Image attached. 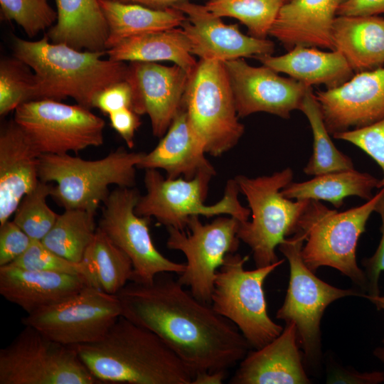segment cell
<instances>
[{
  "mask_svg": "<svg viewBox=\"0 0 384 384\" xmlns=\"http://www.w3.org/2000/svg\"><path fill=\"white\" fill-rule=\"evenodd\" d=\"M172 274L159 273L147 284L129 282L116 294L122 316L156 334L194 377L227 371L251 346L233 322L186 290Z\"/></svg>",
  "mask_w": 384,
  "mask_h": 384,
  "instance_id": "cell-1",
  "label": "cell"
},
{
  "mask_svg": "<svg viewBox=\"0 0 384 384\" xmlns=\"http://www.w3.org/2000/svg\"><path fill=\"white\" fill-rule=\"evenodd\" d=\"M75 347L100 383L192 384L194 378L156 334L123 316L101 339Z\"/></svg>",
  "mask_w": 384,
  "mask_h": 384,
  "instance_id": "cell-2",
  "label": "cell"
},
{
  "mask_svg": "<svg viewBox=\"0 0 384 384\" xmlns=\"http://www.w3.org/2000/svg\"><path fill=\"white\" fill-rule=\"evenodd\" d=\"M14 56L26 63L35 75L33 100L60 101L71 97L92 108L95 95L110 84L125 79L128 65L105 60L106 52L78 50L54 43L45 35L38 41L13 38Z\"/></svg>",
  "mask_w": 384,
  "mask_h": 384,
  "instance_id": "cell-3",
  "label": "cell"
},
{
  "mask_svg": "<svg viewBox=\"0 0 384 384\" xmlns=\"http://www.w3.org/2000/svg\"><path fill=\"white\" fill-rule=\"evenodd\" d=\"M145 153L129 152L119 147L97 160H85L69 154H41V181L55 182L50 196L68 208L97 211L108 197L109 187L133 188L137 165Z\"/></svg>",
  "mask_w": 384,
  "mask_h": 384,
  "instance_id": "cell-4",
  "label": "cell"
},
{
  "mask_svg": "<svg viewBox=\"0 0 384 384\" xmlns=\"http://www.w3.org/2000/svg\"><path fill=\"white\" fill-rule=\"evenodd\" d=\"M380 195V191L366 203L342 212L329 209L319 201H309L297 231L305 235L302 256L312 272L322 266L336 269L367 290L364 271L357 265L356 248Z\"/></svg>",
  "mask_w": 384,
  "mask_h": 384,
  "instance_id": "cell-5",
  "label": "cell"
},
{
  "mask_svg": "<svg viewBox=\"0 0 384 384\" xmlns=\"http://www.w3.org/2000/svg\"><path fill=\"white\" fill-rule=\"evenodd\" d=\"M293 171L286 168L271 175L235 177L251 211V220L240 222L238 237L252 252L256 267L279 260L275 250L296 233L298 222L310 200L292 201L281 193L292 181Z\"/></svg>",
  "mask_w": 384,
  "mask_h": 384,
  "instance_id": "cell-6",
  "label": "cell"
},
{
  "mask_svg": "<svg viewBox=\"0 0 384 384\" xmlns=\"http://www.w3.org/2000/svg\"><path fill=\"white\" fill-rule=\"evenodd\" d=\"M248 259L235 252L225 256L215 274L211 306L238 328L251 347L259 349L283 330L268 315L263 284L284 260L246 270Z\"/></svg>",
  "mask_w": 384,
  "mask_h": 384,
  "instance_id": "cell-7",
  "label": "cell"
},
{
  "mask_svg": "<svg viewBox=\"0 0 384 384\" xmlns=\"http://www.w3.org/2000/svg\"><path fill=\"white\" fill-rule=\"evenodd\" d=\"M213 176L200 172L188 180L180 177L164 178L157 169H146L144 182L146 193L140 196L135 213L140 216L153 217L166 227L181 230L188 228L189 218L194 215L210 218L228 215L240 222L248 220L251 211L240 203V191L235 178L227 181L220 201L205 205L209 182Z\"/></svg>",
  "mask_w": 384,
  "mask_h": 384,
  "instance_id": "cell-8",
  "label": "cell"
},
{
  "mask_svg": "<svg viewBox=\"0 0 384 384\" xmlns=\"http://www.w3.org/2000/svg\"><path fill=\"white\" fill-rule=\"evenodd\" d=\"M183 106L205 144L206 153L219 156L233 148L245 127L238 120L224 63L201 60L190 75Z\"/></svg>",
  "mask_w": 384,
  "mask_h": 384,
  "instance_id": "cell-9",
  "label": "cell"
},
{
  "mask_svg": "<svg viewBox=\"0 0 384 384\" xmlns=\"http://www.w3.org/2000/svg\"><path fill=\"white\" fill-rule=\"evenodd\" d=\"M304 240V233L297 230L278 246L289 262V280L285 299L276 317L295 325L305 358L314 361L321 352L320 323L326 307L338 299L363 294L336 287L317 277L302 259Z\"/></svg>",
  "mask_w": 384,
  "mask_h": 384,
  "instance_id": "cell-10",
  "label": "cell"
},
{
  "mask_svg": "<svg viewBox=\"0 0 384 384\" xmlns=\"http://www.w3.org/2000/svg\"><path fill=\"white\" fill-rule=\"evenodd\" d=\"M24 326L0 350V384L100 383L75 346L58 343L32 326Z\"/></svg>",
  "mask_w": 384,
  "mask_h": 384,
  "instance_id": "cell-11",
  "label": "cell"
},
{
  "mask_svg": "<svg viewBox=\"0 0 384 384\" xmlns=\"http://www.w3.org/2000/svg\"><path fill=\"white\" fill-rule=\"evenodd\" d=\"M13 119L41 154L78 153L104 142L105 121L78 104L31 100L16 109Z\"/></svg>",
  "mask_w": 384,
  "mask_h": 384,
  "instance_id": "cell-12",
  "label": "cell"
},
{
  "mask_svg": "<svg viewBox=\"0 0 384 384\" xmlns=\"http://www.w3.org/2000/svg\"><path fill=\"white\" fill-rule=\"evenodd\" d=\"M122 316L118 297L88 286L75 294L23 317L50 338L70 346L101 339Z\"/></svg>",
  "mask_w": 384,
  "mask_h": 384,
  "instance_id": "cell-13",
  "label": "cell"
},
{
  "mask_svg": "<svg viewBox=\"0 0 384 384\" xmlns=\"http://www.w3.org/2000/svg\"><path fill=\"white\" fill-rule=\"evenodd\" d=\"M240 222L232 216H220L203 224L199 216L194 215L188 223L191 234L166 227L167 247L182 252L186 258L185 270L177 279L202 302L211 304L216 272L225 256L238 249Z\"/></svg>",
  "mask_w": 384,
  "mask_h": 384,
  "instance_id": "cell-14",
  "label": "cell"
},
{
  "mask_svg": "<svg viewBox=\"0 0 384 384\" xmlns=\"http://www.w3.org/2000/svg\"><path fill=\"white\" fill-rule=\"evenodd\" d=\"M140 197L134 188L117 187L104 201L98 228L130 258L133 265L131 281L151 283L161 272L181 274L186 264L174 262L154 246L149 233V218L135 213Z\"/></svg>",
  "mask_w": 384,
  "mask_h": 384,
  "instance_id": "cell-15",
  "label": "cell"
},
{
  "mask_svg": "<svg viewBox=\"0 0 384 384\" xmlns=\"http://www.w3.org/2000/svg\"><path fill=\"white\" fill-rule=\"evenodd\" d=\"M223 63L238 117L267 112L289 119L292 112L299 110L309 86L265 65L252 66L242 58Z\"/></svg>",
  "mask_w": 384,
  "mask_h": 384,
  "instance_id": "cell-16",
  "label": "cell"
},
{
  "mask_svg": "<svg viewBox=\"0 0 384 384\" xmlns=\"http://www.w3.org/2000/svg\"><path fill=\"white\" fill-rule=\"evenodd\" d=\"M171 7L186 15L181 28L190 41L191 53L201 60L224 63L244 57L272 55L274 51L271 41L243 34L238 25L224 23L206 6L184 0Z\"/></svg>",
  "mask_w": 384,
  "mask_h": 384,
  "instance_id": "cell-17",
  "label": "cell"
},
{
  "mask_svg": "<svg viewBox=\"0 0 384 384\" xmlns=\"http://www.w3.org/2000/svg\"><path fill=\"white\" fill-rule=\"evenodd\" d=\"M315 95L331 135L375 123L384 118V68L357 73Z\"/></svg>",
  "mask_w": 384,
  "mask_h": 384,
  "instance_id": "cell-18",
  "label": "cell"
},
{
  "mask_svg": "<svg viewBox=\"0 0 384 384\" xmlns=\"http://www.w3.org/2000/svg\"><path fill=\"white\" fill-rule=\"evenodd\" d=\"M190 75L177 65L164 66L151 62H131L126 79L134 94L132 110L147 114L152 133L166 134L181 108Z\"/></svg>",
  "mask_w": 384,
  "mask_h": 384,
  "instance_id": "cell-19",
  "label": "cell"
},
{
  "mask_svg": "<svg viewBox=\"0 0 384 384\" xmlns=\"http://www.w3.org/2000/svg\"><path fill=\"white\" fill-rule=\"evenodd\" d=\"M41 155L14 119L1 128L0 225L9 220L40 181Z\"/></svg>",
  "mask_w": 384,
  "mask_h": 384,
  "instance_id": "cell-20",
  "label": "cell"
},
{
  "mask_svg": "<svg viewBox=\"0 0 384 384\" xmlns=\"http://www.w3.org/2000/svg\"><path fill=\"white\" fill-rule=\"evenodd\" d=\"M295 325L287 323L265 346L249 351L229 380L231 384H308Z\"/></svg>",
  "mask_w": 384,
  "mask_h": 384,
  "instance_id": "cell-21",
  "label": "cell"
},
{
  "mask_svg": "<svg viewBox=\"0 0 384 384\" xmlns=\"http://www.w3.org/2000/svg\"><path fill=\"white\" fill-rule=\"evenodd\" d=\"M93 286L85 276L0 266V294L27 314ZM94 287V286H93Z\"/></svg>",
  "mask_w": 384,
  "mask_h": 384,
  "instance_id": "cell-22",
  "label": "cell"
},
{
  "mask_svg": "<svg viewBox=\"0 0 384 384\" xmlns=\"http://www.w3.org/2000/svg\"><path fill=\"white\" fill-rule=\"evenodd\" d=\"M344 0H289L282 6L269 34L284 46L334 50L332 28Z\"/></svg>",
  "mask_w": 384,
  "mask_h": 384,
  "instance_id": "cell-23",
  "label": "cell"
},
{
  "mask_svg": "<svg viewBox=\"0 0 384 384\" xmlns=\"http://www.w3.org/2000/svg\"><path fill=\"white\" fill-rule=\"evenodd\" d=\"M205 144L193 129L182 105L166 134L137 165L141 169H164L166 178L192 179L200 172L215 174L205 156Z\"/></svg>",
  "mask_w": 384,
  "mask_h": 384,
  "instance_id": "cell-24",
  "label": "cell"
},
{
  "mask_svg": "<svg viewBox=\"0 0 384 384\" xmlns=\"http://www.w3.org/2000/svg\"><path fill=\"white\" fill-rule=\"evenodd\" d=\"M254 57L263 65L285 73L309 87L323 85L331 89L354 75L344 56L336 50L326 52L313 47L295 46L282 55L265 54Z\"/></svg>",
  "mask_w": 384,
  "mask_h": 384,
  "instance_id": "cell-25",
  "label": "cell"
},
{
  "mask_svg": "<svg viewBox=\"0 0 384 384\" xmlns=\"http://www.w3.org/2000/svg\"><path fill=\"white\" fill-rule=\"evenodd\" d=\"M334 49L346 58L353 72L384 65V18L379 16H337L332 28Z\"/></svg>",
  "mask_w": 384,
  "mask_h": 384,
  "instance_id": "cell-26",
  "label": "cell"
},
{
  "mask_svg": "<svg viewBox=\"0 0 384 384\" xmlns=\"http://www.w3.org/2000/svg\"><path fill=\"white\" fill-rule=\"evenodd\" d=\"M58 18L46 36L78 50L106 52V20L99 0H55Z\"/></svg>",
  "mask_w": 384,
  "mask_h": 384,
  "instance_id": "cell-27",
  "label": "cell"
},
{
  "mask_svg": "<svg viewBox=\"0 0 384 384\" xmlns=\"http://www.w3.org/2000/svg\"><path fill=\"white\" fill-rule=\"evenodd\" d=\"M113 61H171L189 75L198 62L191 51L190 41L181 28L144 33L126 38L106 50Z\"/></svg>",
  "mask_w": 384,
  "mask_h": 384,
  "instance_id": "cell-28",
  "label": "cell"
},
{
  "mask_svg": "<svg viewBox=\"0 0 384 384\" xmlns=\"http://www.w3.org/2000/svg\"><path fill=\"white\" fill-rule=\"evenodd\" d=\"M99 4L108 28L106 50L132 36L181 26L186 19L174 7L155 9L114 0H99Z\"/></svg>",
  "mask_w": 384,
  "mask_h": 384,
  "instance_id": "cell-29",
  "label": "cell"
},
{
  "mask_svg": "<svg viewBox=\"0 0 384 384\" xmlns=\"http://www.w3.org/2000/svg\"><path fill=\"white\" fill-rule=\"evenodd\" d=\"M378 181L371 174L353 169L315 176L302 182L292 181L281 193L291 200L325 201L338 208L349 196L372 198V191L378 188Z\"/></svg>",
  "mask_w": 384,
  "mask_h": 384,
  "instance_id": "cell-30",
  "label": "cell"
},
{
  "mask_svg": "<svg viewBox=\"0 0 384 384\" xmlns=\"http://www.w3.org/2000/svg\"><path fill=\"white\" fill-rule=\"evenodd\" d=\"M95 215L96 211L87 209H65L41 240L42 243L66 259L82 261L97 229Z\"/></svg>",
  "mask_w": 384,
  "mask_h": 384,
  "instance_id": "cell-31",
  "label": "cell"
},
{
  "mask_svg": "<svg viewBox=\"0 0 384 384\" xmlns=\"http://www.w3.org/2000/svg\"><path fill=\"white\" fill-rule=\"evenodd\" d=\"M82 260L90 265L97 287L107 293L116 294L132 280L130 258L98 227Z\"/></svg>",
  "mask_w": 384,
  "mask_h": 384,
  "instance_id": "cell-32",
  "label": "cell"
},
{
  "mask_svg": "<svg viewBox=\"0 0 384 384\" xmlns=\"http://www.w3.org/2000/svg\"><path fill=\"white\" fill-rule=\"evenodd\" d=\"M307 118L313 135L311 156L304 168L309 176L353 169L351 159L333 143L325 124L321 110L311 87H309L299 108Z\"/></svg>",
  "mask_w": 384,
  "mask_h": 384,
  "instance_id": "cell-33",
  "label": "cell"
},
{
  "mask_svg": "<svg viewBox=\"0 0 384 384\" xmlns=\"http://www.w3.org/2000/svg\"><path fill=\"white\" fill-rule=\"evenodd\" d=\"M285 0H209L205 5L217 16L238 19L252 36L266 38Z\"/></svg>",
  "mask_w": 384,
  "mask_h": 384,
  "instance_id": "cell-34",
  "label": "cell"
},
{
  "mask_svg": "<svg viewBox=\"0 0 384 384\" xmlns=\"http://www.w3.org/2000/svg\"><path fill=\"white\" fill-rule=\"evenodd\" d=\"M53 185L40 180L36 187L26 194L14 213V221L33 240L41 241L48 233L59 214L47 204Z\"/></svg>",
  "mask_w": 384,
  "mask_h": 384,
  "instance_id": "cell-35",
  "label": "cell"
},
{
  "mask_svg": "<svg viewBox=\"0 0 384 384\" xmlns=\"http://www.w3.org/2000/svg\"><path fill=\"white\" fill-rule=\"evenodd\" d=\"M36 80L31 68L14 56L0 62V115L15 111L21 105L33 100Z\"/></svg>",
  "mask_w": 384,
  "mask_h": 384,
  "instance_id": "cell-36",
  "label": "cell"
},
{
  "mask_svg": "<svg viewBox=\"0 0 384 384\" xmlns=\"http://www.w3.org/2000/svg\"><path fill=\"white\" fill-rule=\"evenodd\" d=\"M0 7L1 18L16 22L29 37L50 28L58 18L48 0H0Z\"/></svg>",
  "mask_w": 384,
  "mask_h": 384,
  "instance_id": "cell-37",
  "label": "cell"
},
{
  "mask_svg": "<svg viewBox=\"0 0 384 384\" xmlns=\"http://www.w3.org/2000/svg\"><path fill=\"white\" fill-rule=\"evenodd\" d=\"M10 265L27 270L85 276L97 287L93 272L85 260L74 262L66 259L39 240H33L27 250Z\"/></svg>",
  "mask_w": 384,
  "mask_h": 384,
  "instance_id": "cell-38",
  "label": "cell"
},
{
  "mask_svg": "<svg viewBox=\"0 0 384 384\" xmlns=\"http://www.w3.org/2000/svg\"><path fill=\"white\" fill-rule=\"evenodd\" d=\"M333 137L350 142L370 156L383 174L378 188L384 187V118L363 127L334 134Z\"/></svg>",
  "mask_w": 384,
  "mask_h": 384,
  "instance_id": "cell-39",
  "label": "cell"
},
{
  "mask_svg": "<svg viewBox=\"0 0 384 384\" xmlns=\"http://www.w3.org/2000/svg\"><path fill=\"white\" fill-rule=\"evenodd\" d=\"M33 240L14 221L0 225V266L11 264L29 247Z\"/></svg>",
  "mask_w": 384,
  "mask_h": 384,
  "instance_id": "cell-40",
  "label": "cell"
},
{
  "mask_svg": "<svg viewBox=\"0 0 384 384\" xmlns=\"http://www.w3.org/2000/svg\"><path fill=\"white\" fill-rule=\"evenodd\" d=\"M134 94L129 82L125 78L109 85L94 97L92 107L103 114H109L123 108L133 107Z\"/></svg>",
  "mask_w": 384,
  "mask_h": 384,
  "instance_id": "cell-41",
  "label": "cell"
},
{
  "mask_svg": "<svg viewBox=\"0 0 384 384\" xmlns=\"http://www.w3.org/2000/svg\"><path fill=\"white\" fill-rule=\"evenodd\" d=\"M374 211L381 218V239L375 253L363 261L365 275L367 280L368 295H378V280L381 272L384 270V187L380 188V195L375 204Z\"/></svg>",
  "mask_w": 384,
  "mask_h": 384,
  "instance_id": "cell-42",
  "label": "cell"
},
{
  "mask_svg": "<svg viewBox=\"0 0 384 384\" xmlns=\"http://www.w3.org/2000/svg\"><path fill=\"white\" fill-rule=\"evenodd\" d=\"M107 116L111 127L120 135L129 148H132L135 132L141 125L139 114L132 109L123 108Z\"/></svg>",
  "mask_w": 384,
  "mask_h": 384,
  "instance_id": "cell-43",
  "label": "cell"
},
{
  "mask_svg": "<svg viewBox=\"0 0 384 384\" xmlns=\"http://www.w3.org/2000/svg\"><path fill=\"white\" fill-rule=\"evenodd\" d=\"M384 14V0H344L337 16H378Z\"/></svg>",
  "mask_w": 384,
  "mask_h": 384,
  "instance_id": "cell-44",
  "label": "cell"
},
{
  "mask_svg": "<svg viewBox=\"0 0 384 384\" xmlns=\"http://www.w3.org/2000/svg\"><path fill=\"white\" fill-rule=\"evenodd\" d=\"M384 381V373L381 372L360 373L354 370L340 369L334 370L328 383L377 384Z\"/></svg>",
  "mask_w": 384,
  "mask_h": 384,
  "instance_id": "cell-45",
  "label": "cell"
},
{
  "mask_svg": "<svg viewBox=\"0 0 384 384\" xmlns=\"http://www.w3.org/2000/svg\"><path fill=\"white\" fill-rule=\"evenodd\" d=\"M227 371L205 372L195 375L192 384H221Z\"/></svg>",
  "mask_w": 384,
  "mask_h": 384,
  "instance_id": "cell-46",
  "label": "cell"
},
{
  "mask_svg": "<svg viewBox=\"0 0 384 384\" xmlns=\"http://www.w3.org/2000/svg\"><path fill=\"white\" fill-rule=\"evenodd\" d=\"M126 3L140 4L155 9H164L184 0H114Z\"/></svg>",
  "mask_w": 384,
  "mask_h": 384,
  "instance_id": "cell-47",
  "label": "cell"
},
{
  "mask_svg": "<svg viewBox=\"0 0 384 384\" xmlns=\"http://www.w3.org/2000/svg\"><path fill=\"white\" fill-rule=\"evenodd\" d=\"M362 297L373 303L378 309L384 310V295H368L363 294ZM383 343H384V338L383 339Z\"/></svg>",
  "mask_w": 384,
  "mask_h": 384,
  "instance_id": "cell-48",
  "label": "cell"
},
{
  "mask_svg": "<svg viewBox=\"0 0 384 384\" xmlns=\"http://www.w3.org/2000/svg\"><path fill=\"white\" fill-rule=\"evenodd\" d=\"M374 356L384 363V347H378L373 351Z\"/></svg>",
  "mask_w": 384,
  "mask_h": 384,
  "instance_id": "cell-49",
  "label": "cell"
}]
</instances>
